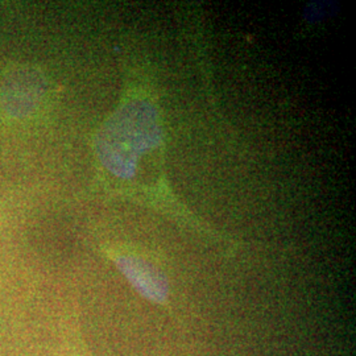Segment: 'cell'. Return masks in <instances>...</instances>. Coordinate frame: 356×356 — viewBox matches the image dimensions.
<instances>
[{"label":"cell","mask_w":356,"mask_h":356,"mask_svg":"<svg viewBox=\"0 0 356 356\" xmlns=\"http://www.w3.org/2000/svg\"><path fill=\"white\" fill-rule=\"evenodd\" d=\"M163 140L159 113L147 101L123 104L111 115L97 135L98 159L111 175L129 179L136 173L143 153Z\"/></svg>","instance_id":"6da1fadb"},{"label":"cell","mask_w":356,"mask_h":356,"mask_svg":"<svg viewBox=\"0 0 356 356\" xmlns=\"http://www.w3.org/2000/svg\"><path fill=\"white\" fill-rule=\"evenodd\" d=\"M44 92V81L36 70L19 69L1 86V104L13 118H24L36 107Z\"/></svg>","instance_id":"7a4b0ae2"},{"label":"cell","mask_w":356,"mask_h":356,"mask_svg":"<svg viewBox=\"0 0 356 356\" xmlns=\"http://www.w3.org/2000/svg\"><path fill=\"white\" fill-rule=\"evenodd\" d=\"M114 263L144 298L153 302H164L168 298L169 284L159 268L135 254H116Z\"/></svg>","instance_id":"3957f363"}]
</instances>
